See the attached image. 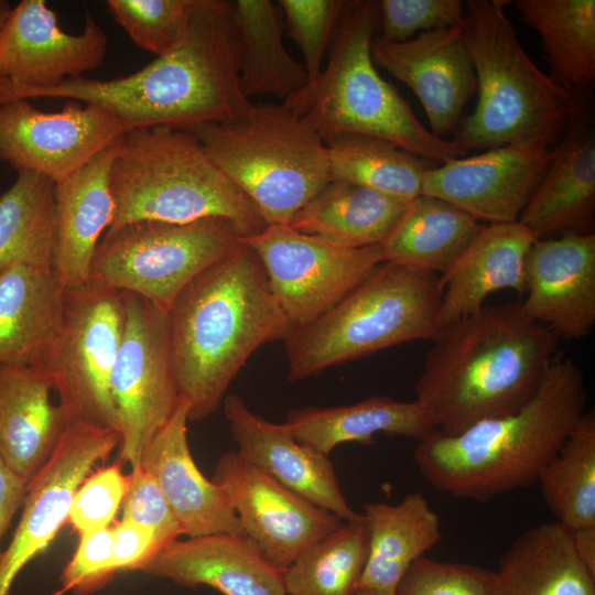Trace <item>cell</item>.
Listing matches in <instances>:
<instances>
[{
  "label": "cell",
  "instance_id": "cell-1",
  "mask_svg": "<svg viewBox=\"0 0 595 595\" xmlns=\"http://www.w3.org/2000/svg\"><path fill=\"white\" fill-rule=\"evenodd\" d=\"M34 98L98 105L126 132L154 126L191 131L235 119L252 104L239 86L231 1L198 0L182 41L133 74L110 80L82 76L47 88L0 91V105Z\"/></svg>",
  "mask_w": 595,
  "mask_h": 595
},
{
  "label": "cell",
  "instance_id": "cell-2",
  "mask_svg": "<svg viewBox=\"0 0 595 595\" xmlns=\"http://www.w3.org/2000/svg\"><path fill=\"white\" fill-rule=\"evenodd\" d=\"M559 338L520 303L484 305L432 340L415 401L434 429L457 434L524 407L556 356Z\"/></svg>",
  "mask_w": 595,
  "mask_h": 595
},
{
  "label": "cell",
  "instance_id": "cell-3",
  "mask_svg": "<svg viewBox=\"0 0 595 595\" xmlns=\"http://www.w3.org/2000/svg\"><path fill=\"white\" fill-rule=\"evenodd\" d=\"M170 350L188 420L202 421L223 404L250 356L285 339L292 325L258 255L240 244L196 275L167 311Z\"/></svg>",
  "mask_w": 595,
  "mask_h": 595
},
{
  "label": "cell",
  "instance_id": "cell-4",
  "mask_svg": "<svg viewBox=\"0 0 595 595\" xmlns=\"http://www.w3.org/2000/svg\"><path fill=\"white\" fill-rule=\"evenodd\" d=\"M586 399L581 368L560 351L524 407L457 434L435 430L418 442L413 462L432 487L457 499L486 502L528 488L584 413Z\"/></svg>",
  "mask_w": 595,
  "mask_h": 595
},
{
  "label": "cell",
  "instance_id": "cell-5",
  "mask_svg": "<svg viewBox=\"0 0 595 595\" xmlns=\"http://www.w3.org/2000/svg\"><path fill=\"white\" fill-rule=\"evenodd\" d=\"M507 0H468L463 31L474 65L477 105L452 139L462 150L559 140L585 112L582 99L543 73L521 46Z\"/></svg>",
  "mask_w": 595,
  "mask_h": 595
},
{
  "label": "cell",
  "instance_id": "cell-6",
  "mask_svg": "<svg viewBox=\"0 0 595 595\" xmlns=\"http://www.w3.org/2000/svg\"><path fill=\"white\" fill-rule=\"evenodd\" d=\"M380 26L379 1H346L317 79L284 100L324 140L357 133L385 139L428 161L444 163L467 152L435 137L409 102L377 72L371 44Z\"/></svg>",
  "mask_w": 595,
  "mask_h": 595
},
{
  "label": "cell",
  "instance_id": "cell-7",
  "mask_svg": "<svg viewBox=\"0 0 595 595\" xmlns=\"http://www.w3.org/2000/svg\"><path fill=\"white\" fill-rule=\"evenodd\" d=\"M110 227L154 220L190 223L223 217L242 237L267 224L253 203L215 165L190 131L165 126L127 131L109 174Z\"/></svg>",
  "mask_w": 595,
  "mask_h": 595
},
{
  "label": "cell",
  "instance_id": "cell-8",
  "mask_svg": "<svg viewBox=\"0 0 595 595\" xmlns=\"http://www.w3.org/2000/svg\"><path fill=\"white\" fill-rule=\"evenodd\" d=\"M440 275L382 262L365 281L313 322L284 339L289 381L440 333Z\"/></svg>",
  "mask_w": 595,
  "mask_h": 595
},
{
  "label": "cell",
  "instance_id": "cell-9",
  "mask_svg": "<svg viewBox=\"0 0 595 595\" xmlns=\"http://www.w3.org/2000/svg\"><path fill=\"white\" fill-rule=\"evenodd\" d=\"M190 132L267 225H289L331 181L326 143L284 104H252L235 119Z\"/></svg>",
  "mask_w": 595,
  "mask_h": 595
},
{
  "label": "cell",
  "instance_id": "cell-10",
  "mask_svg": "<svg viewBox=\"0 0 595 595\" xmlns=\"http://www.w3.org/2000/svg\"><path fill=\"white\" fill-rule=\"evenodd\" d=\"M241 237L223 217L109 227L93 257L88 283L138 294L167 313L177 294Z\"/></svg>",
  "mask_w": 595,
  "mask_h": 595
},
{
  "label": "cell",
  "instance_id": "cell-11",
  "mask_svg": "<svg viewBox=\"0 0 595 595\" xmlns=\"http://www.w3.org/2000/svg\"><path fill=\"white\" fill-rule=\"evenodd\" d=\"M125 324L123 291L89 283L65 289L62 327L41 368L71 424L118 433L109 380Z\"/></svg>",
  "mask_w": 595,
  "mask_h": 595
},
{
  "label": "cell",
  "instance_id": "cell-12",
  "mask_svg": "<svg viewBox=\"0 0 595 595\" xmlns=\"http://www.w3.org/2000/svg\"><path fill=\"white\" fill-rule=\"evenodd\" d=\"M126 324L109 390L117 419L119 459L131 468L173 413L180 394L175 380L167 313L123 291Z\"/></svg>",
  "mask_w": 595,
  "mask_h": 595
},
{
  "label": "cell",
  "instance_id": "cell-13",
  "mask_svg": "<svg viewBox=\"0 0 595 595\" xmlns=\"http://www.w3.org/2000/svg\"><path fill=\"white\" fill-rule=\"evenodd\" d=\"M240 240L258 255L293 327L326 313L385 262L381 246L343 248L289 225H267Z\"/></svg>",
  "mask_w": 595,
  "mask_h": 595
},
{
  "label": "cell",
  "instance_id": "cell-14",
  "mask_svg": "<svg viewBox=\"0 0 595 595\" xmlns=\"http://www.w3.org/2000/svg\"><path fill=\"white\" fill-rule=\"evenodd\" d=\"M68 102L44 112L29 99L0 105V161L17 172L39 173L58 183L78 172L126 132L95 104Z\"/></svg>",
  "mask_w": 595,
  "mask_h": 595
},
{
  "label": "cell",
  "instance_id": "cell-15",
  "mask_svg": "<svg viewBox=\"0 0 595 595\" xmlns=\"http://www.w3.org/2000/svg\"><path fill=\"white\" fill-rule=\"evenodd\" d=\"M118 446L119 435L111 429L69 424L47 463L28 485L21 519L0 554V595H9L23 567L50 545L67 522L83 480Z\"/></svg>",
  "mask_w": 595,
  "mask_h": 595
},
{
  "label": "cell",
  "instance_id": "cell-16",
  "mask_svg": "<svg viewBox=\"0 0 595 595\" xmlns=\"http://www.w3.org/2000/svg\"><path fill=\"white\" fill-rule=\"evenodd\" d=\"M212 480L226 491L242 533L282 570L344 522L247 462L237 451L220 456Z\"/></svg>",
  "mask_w": 595,
  "mask_h": 595
},
{
  "label": "cell",
  "instance_id": "cell-17",
  "mask_svg": "<svg viewBox=\"0 0 595 595\" xmlns=\"http://www.w3.org/2000/svg\"><path fill=\"white\" fill-rule=\"evenodd\" d=\"M108 37L86 11L84 30L69 34L44 0L11 9L0 36V91L47 88L104 65Z\"/></svg>",
  "mask_w": 595,
  "mask_h": 595
},
{
  "label": "cell",
  "instance_id": "cell-18",
  "mask_svg": "<svg viewBox=\"0 0 595 595\" xmlns=\"http://www.w3.org/2000/svg\"><path fill=\"white\" fill-rule=\"evenodd\" d=\"M551 159L541 142L489 149L428 167L422 194L444 199L477 220L517 221L542 181Z\"/></svg>",
  "mask_w": 595,
  "mask_h": 595
},
{
  "label": "cell",
  "instance_id": "cell-19",
  "mask_svg": "<svg viewBox=\"0 0 595 595\" xmlns=\"http://www.w3.org/2000/svg\"><path fill=\"white\" fill-rule=\"evenodd\" d=\"M371 56L376 66L418 96L435 137L454 134L464 106L477 89L463 25L422 32L400 43L376 36Z\"/></svg>",
  "mask_w": 595,
  "mask_h": 595
},
{
  "label": "cell",
  "instance_id": "cell-20",
  "mask_svg": "<svg viewBox=\"0 0 595 595\" xmlns=\"http://www.w3.org/2000/svg\"><path fill=\"white\" fill-rule=\"evenodd\" d=\"M524 269L522 311L558 338L586 336L595 324V235L537 239Z\"/></svg>",
  "mask_w": 595,
  "mask_h": 595
},
{
  "label": "cell",
  "instance_id": "cell-21",
  "mask_svg": "<svg viewBox=\"0 0 595 595\" xmlns=\"http://www.w3.org/2000/svg\"><path fill=\"white\" fill-rule=\"evenodd\" d=\"M237 452L275 480L343 521L363 520L348 504L328 455L298 442L283 423L251 411L236 394L223 402Z\"/></svg>",
  "mask_w": 595,
  "mask_h": 595
},
{
  "label": "cell",
  "instance_id": "cell-22",
  "mask_svg": "<svg viewBox=\"0 0 595 595\" xmlns=\"http://www.w3.org/2000/svg\"><path fill=\"white\" fill-rule=\"evenodd\" d=\"M188 402L180 400L164 425L143 448L140 465L158 483L187 538L242 533L223 487L207 479L187 442Z\"/></svg>",
  "mask_w": 595,
  "mask_h": 595
},
{
  "label": "cell",
  "instance_id": "cell-23",
  "mask_svg": "<svg viewBox=\"0 0 595 595\" xmlns=\"http://www.w3.org/2000/svg\"><path fill=\"white\" fill-rule=\"evenodd\" d=\"M140 572L186 587L206 585L223 595H286L284 570L244 533L176 539Z\"/></svg>",
  "mask_w": 595,
  "mask_h": 595
},
{
  "label": "cell",
  "instance_id": "cell-24",
  "mask_svg": "<svg viewBox=\"0 0 595 595\" xmlns=\"http://www.w3.org/2000/svg\"><path fill=\"white\" fill-rule=\"evenodd\" d=\"M595 216V136L588 113L551 149L549 167L518 221L536 239L592 234Z\"/></svg>",
  "mask_w": 595,
  "mask_h": 595
},
{
  "label": "cell",
  "instance_id": "cell-25",
  "mask_svg": "<svg viewBox=\"0 0 595 595\" xmlns=\"http://www.w3.org/2000/svg\"><path fill=\"white\" fill-rule=\"evenodd\" d=\"M119 140L54 185L52 270L65 288L88 283L96 248L112 223L109 174Z\"/></svg>",
  "mask_w": 595,
  "mask_h": 595
},
{
  "label": "cell",
  "instance_id": "cell-26",
  "mask_svg": "<svg viewBox=\"0 0 595 595\" xmlns=\"http://www.w3.org/2000/svg\"><path fill=\"white\" fill-rule=\"evenodd\" d=\"M52 390L42 368L0 364V457L26 485L71 424Z\"/></svg>",
  "mask_w": 595,
  "mask_h": 595
},
{
  "label": "cell",
  "instance_id": "cell-27",
  "mask_svg": "<svg viewBox=\"0 0 595 595\" xmlns=\"http://www.w3.org/2000/svg\"><path fill=\"white\" fill-rule=\"evenodd\" d=\"M536 237L518 220L484 225L467 250L443 277L441 328L484 306L493 292L526 293V259Z\"/></svg>",
  "mask_w": 595,
  "mask_h": 595
},
{
  "label": "cell",
  "instance_id": "cell-28",
  "mask_svg": "<svg viewBox=\"0 0 595 595\" xmlns=\"http://www.w3.org/2000/svg\"><path fill=\"white\" fill-rule=\"evenodd\" d=\"M65 289L53 270L14 263L0 271V364H45L62 327Z\"/></svg>",
  "mask_w": 595,
  "mask_h": 595
},
{
  "label": "cell",
  "instance_id": "cell-29",
  "mask_svg": "<svg viewBox=\"0 0 595 595\" xmlns=\"http://www.w3.org/2000/svg\"><path fill=\"white\" fill-rule=\"evenodd\" d=\"M361 516L368 552L357 589L396 595L413 563L442 540L440 517L420 491L398 504L367 502Z\"/></svg>",
  "mask_w": 595,
  "mask_h": 595
},
{
  "label": "cell",
  "instance_id": "cell-30",
  "mask_svg": "<svg viewBox=\"0 0 595 595\" xmlns=\"http://www.w3.org/2000/svg\"><path fill=\"white\" fill-rule=\"evenodd\" d=\"M282 423L298 442L328 456L339 444L370 443L378 433L419 442L435 431L415 400L399 401L387 396L350 404L292 409Z\"/></svg>",
  "mask_w": 595,
  "mask_h": 595
},
{
  "label": "cell",
  "instance_id": "cell-31",
  "mask_svg": "<svg viewBox=\"0 0 595 595\" xmlns=\"http://www.w3.org/2000/svg\"><path fill=\"white\" fill-rule=\"evenodd\" d=\"M410 202L365 186L331 180L296 212L289 226L343 248L382 246Z\"/></svg>",
  "mask_w": 595,
  "mask_h": 595
},
{
  "label": "cell",
  "instance_id": "cell-32",
  "mask_svg": "<svg viewBox=\"0 0 595 595\" xmlns=\"http://www.w3.org/2000/svg\"><path fill=\"white\" fill-rule=\"evenodd\" d=\"M504 595H595V574L578 559L558 521L521 533L499 561Z\"/></svg>",
  "mask_w": 595,
  "mask_h": 595
},
{
  "label": "cell",
  "instance_id": "cell-33",
  "mask_svg": "<svg viewBox=\"0 0 595 595\" xmlns=\"http://www.w3.org/2000/svg\"><path fill=\"white\" fill-rule=\"evenodd\" d=\"M483 226L455 205L421 194L411 199L381 246L385 262L443 277L457 263Z\"/></svg>",
  "mask_w": 595,
  "mask_h": 595
},
{
  "label": "cell",
  "instance_id": "cell-34",
  "mask_svg": "<svg viewBox=\"0 0 595 595\" xmlns=\"http://www.w3.org/2000/svg\"><path fill=\"white\" fill-rule=\"evenodd\" d=\"M521 19L541 36L551 77L586 99L595 84V1L517 0Z\"/></svg>",
  "mask_w": 595,
  "mask_h": 595
},
{
  "label": "cell",
  "instance_id": "cell-35",
  "mask_svg": "<svg viewBox=\"0 0 595 595\" xmlns=\"http://www.w3.org/2000/svg\"><path fill=\"white\" fill-rule=\"evenodd\" d=\"M231 4L242 94L248 99L271 95L285 100L303 89L307 74L284 46L274 4L269 0Z\"/></svg>",
  "mask_w": 595,
  "mask_h": 595
},
{
  "label": "cell",
  "instance_id": "cell-36",
  "mask_svg": "<svg viewBox=\"0 0 595 595\" xmlns=\"http://www.w3.org/2000/svg\"><path fill=\"white\" fill-rule=\"evenodd\" d=\"M17 173L0 195V271L14 263L52 270L55 183L39 173Z\"/></svg>",
  "mask_w": 595,
  "mask_h": 595
},
{
  "label": "cell",
  "instance_id": "cell-37",
  "mask_svg": "<svg viewBox=\"0 0 595 595\" xmlns=\"http://www.w3.org/2000/svg\"><path fill=\"white\" fill-rule=\"evenodd\" d=\"M325 143L331 180L404 199L422 194L423 174L429 167L422 158L390 141L366 134L344 133Z\"/></svg>",
  "mask_w": 595,
  "mask_h": 595
},
{
  "label": "cell",
  "instance_id": "cell-38",
  "mask_svg": "<svg viewBox=\"0 0 595 595\" xmlns=\"http://www.w3.org/2000/svg\"><path fill=\"white\" fill-rule=\"evenodd\" d=\"M543 499L569 530L595 526V414L584 412L540 474Z\"/></svg>",
  "mask_w": 595,
  "mask_h": 595
},
{
  "label": "cell",
  "instance_id": "cell-39",
  "mask_svg": "<svg viewBox=\"0 0 595 595\" xmlns=\"http://www.w3.org/2000/svg\"><path fill=\"white\" fill-rule=\"evenodd\" d=\"M367 552L364 521H344L284 570L286 595H355Z\"/></svg>",
  "mask_w": 595,
  "mask_h": 595
},
{
  "label": "cell",
  "instance_id": "cell-40",
  "mask_svg": "<svg viewBox=\"0 0 595 595\" xmlns=\"http://www.w3.org/2000/svg\"><path fill=\"white\" fill-rule=\"evenodd\" d=\"M198 0H108L117 23L139 47L161 56L184 37Z\"/></svg>",
  "mask_w": 595,
  "mask_h": 595
},
{
  "label": "cell",
  "instance_id": "cell-41",
  "mask_svg": "<svg viewBox=\"0 0 595 595\" xmlns=\"http://www.w3.org/2000/svg\"><path fill=\"white\" fill-rule=\"evenodd\" d=\"M396 595H504L497 571L422 556L401 580Z\"/></svg>",
  "mask_w": 595,
  "mask_h": 595
},
{
  "label": "cell",
  "instance_id": "cell-42",
  "mask_svg": "<svg viewBox=\"0 0 595 595\" xmlns=\"http://www.w3.org/2000/svg\"><path fill=\"white\" fill-rule=\"evenodd\" d=\"M345 3L344 0L279 1L289 34L303 54L309 84L322 73L323 57Z\"/></svg>",
  "mask_w": 595,
  "mask_h": 595
},
{
  "label": "cell",
  "instance_id": "cell-43",
  "mask_svg": "<svg viewBox=\"0 0 595 595\" xmlns=\"http://www.w3.org/2000/svg\"><path fill=\"white\" fill-rule=\"evenodd\" d=\"M128 487V475L117 462L91 472L76 490L67 522L80 536L110 528Z\"/></svg>",
  "mask_w": 595,
  "mask_h": 595
},
{
  "label": "cell",
  "instance_id": "cell-44",
  "mask_svg": "<svg viewBox=\"0 0 595 595\" xmlns=\"http://www.w3.org/2000/svg\"><path fill=\"white\" fill-rule=\"evenodd\" d=\"M380 34L385 42L400 43L415 33L463 25L465 9L459 0H381Z\"/></svg>",
  "mask_w": 595,
  "mask_h": 595
},
{
  "label": "cell",
  "instance_id": "cell-45",
  "mask_svg": "<svg viewBox=\"0 0 595 595\" xmlns=\"http://www.w3.org/2000/svg\"><path fill=\"white\" fill-rule=\"evenodd\" d=\"M112 565L111 527L80 534L72 559L60 576L53 595H91L104 588L116 575Z\"/></svg>",
  "mask_w": 595,
  "mask_h": 595
},
{
  "label": "cell",
  "instance_id": "cell-46",
  "mask_svg": "<svg viewBox=\"0 0 595 595\" xmlns=\"http://www.w3.org/2000/svg\"><path fill=\"white\" fill-rule=\"evenodd\" d=\"M121 520L149 528L161 549L183 536L181 526L155 479L140 465L131 468Z\"/></svg>",
  "mask_w": 595,
  "mask_h": 595
},
{
  "label": "cell",
  "instance_id": "cell-47",
  "mask_svg": "<svg viewBox=\"0 0 595 595\" xmlns=\"http://www.w3.org/2000/svg\"><path fill=\"white\" fill-rule=\"evenodd\" d=\"M112 565L116 571H140L160 548L153 532L141 524L121 520L111 526Z\"/></svg>",
  "mask_w": 595,
  "mask_h": 595
},
{
  "label": "cell",
  "instance_id": "cell-48",
  "mask_svg": "<svg viewBox=\"0 0 595 595\" xmlns=\"http://www.w3.org/2000/svg\"><path fill=\"white\" fill-rule=\"evenodd\" d=\"M26 489L28 485L0 457V544L13 516L23 506Z\"/></svg>",
  "mask_w": 595,
  "mask_h": 595
},
{
  "label": "cell",
  "instance_id": "cell-49",
  "mask_svg": "<svg viewBox=\"0 0 595 595\" xmlns=\"http://www.w3.org/2000/svg\"><path fill=\"white\" fill-rule=\"evenodd\" d=\"M570 532L576 555L595 574V526L581 527Z\"/></svg>",
  "mask_w": 595,
  "mask_h": 595
},
{
  "label": "cell",
  "instance_id": "cell-50",
  "mask_svg": "<svg viewBox=\"0 0 595 595\" xmlns=\"http://www.w3.org/2000/svg\"><path fill=\"white\" fill-rule=\"evenodd\" d=\"M11 9L12 8L8 1L0 0V36L4 28V24L7 22V19L10 14Z\"/></svg>",
  "mask_w": 595,
  "mask_h": 595
},
{
  "label": "cell",
  "instance_id": "cell-51",
  "mask_svg": "<svg viewBox=\"0 0 595 595\" xmlns=\"http://www.w3.org/2000/svg\"><path fill=\"white\" fill-rule=\"evenodd\" d=\"M355 595H382V594H378V593H374V592L365 591V589H357Z\"/></svg>",
  "mask_w": 595,
  "mask_h": 595
}]
</instances>
